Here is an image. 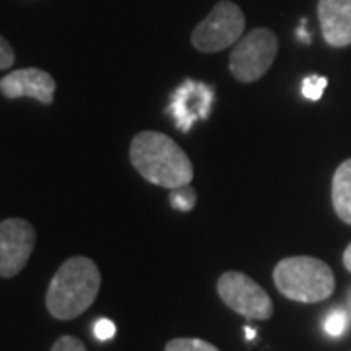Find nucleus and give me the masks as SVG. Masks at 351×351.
<instances>
[{"instance_id":"nucleus-1","label":"nucleus","mask_w":351,"mask_h":351,"mask_svg":"<svg viewBox=\"0 0 351 351\" xmlns=\"http://www.w3.org/2000/svg\"><path fill=\"white\" fill-rule=\"evenodd\" d=\"M129 158L138 174L160 188H184L193 180V164L188 154L164 133L143 131L135 135Z\"/></svg>"},{"instance_id":"nucleus-8","label":"nucleus","mask_w":351,"mask_h":351,"mask_svg":"<svg viewBox=\"0 0 351 351\" xmlns=\"http://www.w3.org/2000/svg\"><path fill=\"white\" fill-rule=\"evenodd\" d=\"M215 101L213 86L195 80H184L176 88L170 101V113L176 127L182 133H188L195 121L207 119Z\"/></svg>"},{"instance_id":"nucleus-16","label":"nucleus","mask_w":351,"mask_h":351,"mask_svg":"<svg viewBox=\"0 0 351 351\" xmlns=\"http://www.w3.org/2000/svg\"><path fill=\"white\" fill-rule=\"evenodd\" d=\"M51 351H88L86 346L80 341L75 336H63V338H59L55 343H53V348Z\"/></svg>"},{"instance_id":"nucleus-9","label":"nucleus","mask_w":351,"mask_h":351,"mask_svg":"<svg viewBox=\"0 0 351 351\" xmlns=\"http://www.w3.org/2000/svg\"><path fill=\"white\" fill-rule=\"evenodd\" d=\"M55 78L36 66L12 71L0 80V94L8 100L34 98L41 104H53L55 98Z\"/></svg>"},{"instance_id":"nucleus-20","label":"nucleus","mask_w":351,"mask_h":351,"mask_svg":"<svg viewBox=\"0 0 351 351\" xmlns=\"http://www.w3.org/2000/svg\"><path fill=\"white\" fill-rule=\"evenodd\" d=\"M246 338H248V339L256 338V332H254L252 328H246Z\"/></svg>"},{"instance_id":"nucleus-21","label":"nucleus","mask_w":351,"mask_h":351,"mask_svg":"<svg viewBox=\"0 0 351 351\" xmlns=\"http://www.w3.org/2000/svg\"><path fill=\"white\" fill-rule=\"evenodd\" d=\"M348 302H350V306H351V287L350 291H348Z\"/></svg>"},{"instance_id":"nucleus-7","label":"nucleus","mask_w":351,"mask_h":351,"mask_svg":"<svg viewBox=\"0 0 351 351\" xmlns=\"http://www.w3.org/2000/svg\"><path fill=\"white\" fill-rule=\"evenodd\" d=\"M36 246V228L24 219L0 223V277H16L25 267Z\"/></svg>"},{"instance_id":"nucleus-18","label":"nucleus","mask_w":351,"mask_h":351,"mask_svg":"<svg viewBox=\"0 0 351 351\" xmlns=\"http://www.w3.org/2000/svg\"><path fill=\"white\" fill-rule=\"evenodd\" d=\"M14 59H16V55H14L12 45L0 36V71L10 69L14 64Z\"/></svg>"},{"instance_id":"nucleus-15","label":"nucleus","mask_w":351,"mask_h":351,"mask_svg":"<svg viewBox=\"0 0 351 351\" xmlns=\"http://www.w3.org/2000/svg\"><path fill=\"white\" fill-rule=\"evenodd\" d=\"M326 86L328 80L324 76H306V78L302 80V96L313 101L320 100L322 94H324V90H326Z\"/></svg>"},{"instance_id":"nucleus-11","label":"nucleus","mask_w":351,"mask_h":351,"mask_svg":"<svg viewBox=\"0 0 351 351\" xmlns=\"http://www.w3.org/2000/svg\"><path fill=\"white\" fill-rule=\"evenodd\" d=\"M332 203L338 217L351 225V158L341 162L332 180Z\"/></svg>"},{"instance_id":"nucleus-12","label":"nucleus","mask_w":351,"mask_h":351,"mask_svg":"<svg viewBox=\"0 0 351 351\" xmlns=\"http://www.w3.org/2000/svg\"><path fill=\"white\" fill-rule=\"evenodd\" d=\"M197 203V195H195V189L191 186H184V188L172 189L170 193V205L174 207L176 211H182V213H188L195 207Z\"/></svg>"},{"instance_id":"nucleus-2","label":"nucleus","mask_w":351,"mask_h":351,"mask_svg":"<svg viewBox=\"0 0 351 351\" xmlns=\"http://www.w3.org/2000/svg\"><path fill=\"white\" fill-rule=\"evenodd\" d=\"M100 283V269L90 258L66 260L51 279L45 295L47 311L57 320H73L94 304Z\"/></svg>"},{"instance_id":"nucleus-19","label":"nucleus","mask_w":351,"mask_h":351,"mask_svg":"<svg viewBox=\"0 0 351 351\" xmlns=\"http://www.w3.org/2000/svg\"><path fill=\"white\" fill-rule=\"evenodd\" d=\"M343 265H346V269L351 274V244L343 252Z\"/></svg>"},{"instance_id":"nucleus-14","label":"nucleus","mask_w":351,"mask_h":351,"mask_svg":"<svg viewBox=\"0 0 351 351\" xmlns=\"http://www.w3.org/2000/svg\"><path fill=\"white\" fill-rule=\"evenodd\" d=\"M324 330L332 338H339L348 330V313L341 311V308L332 311L326 316V320H324Z\"/></svg>"},{"instance_id":"nucleus-13","label":"nucleus","mask_w":351,"mask_h":351,"mask_svg":"<svg viewBox=\"0 0 351 351\" xmlns=\"http://www.w3.org/2000/svg\"><path fill=\"white\" fill-rule=\"evenodd\" d=\"M164 351H219L213 343L199 338H176L166 343Z\"/></svg>"},{"instance_id":"nucleus-4","label":"nucleus","mask_w":351,"mask_h":351,"mask_svg":"<svg viewBox=\"0 0 351 351\" xmlns=\"http://www.w3.org/2000/svg\"><path fill=\"white\" fill-rule=\"evenodd\" d=\"M279 41L267 27H256L239 39L230 53V73L239 82H256L276 61Z\"/></svg>"},{"instance_id":"nucleus-5","label":"nucleus","mask_w":351,"mask_h":351,"mask_svg":"<svg viewBox=\"0 0 351 351\" xmlns=\"http://www.w3.org/2000/svg\"><path fill=\"white\" fill-rule=\"evenodd\" d=\"M244 12L230 0H221L215 4L211 14L201 22L193 34L191 43L203 53H217L230 45H237L244 34Z\"/></svg>"},{"instance_id":"nucleus-6","label":"nucleus","mask_w":351,"mask_h":351,"mask_svg":"<svg viewBox=\"0 0 351 351\" xmlns=\"http://www.w3.org/2000/svg\"><path fill=\"white\" fill-rule=\"evenodd\" d=\"M217 293L228 308L248 320H267L274 314V302L252 277L240 271H226L217 281Z\"/></svg>"},{"instance_id":"nucleus-3","label":"nucleus","mask_w":351,"mask_h":351,"mask_svg":"<svg viewBox=\"0 0 351 351\" xmlns=\"http://www.w3.org/2000/svg\"><path fill=\"white\" fill-rule=\"evenodd\" d=\"M277 291L297 302L326 301L336 289L332 269L318 258L293 256L277 263L274 269Z\"/></svg>"},{"instance_id":"nucleus-17","label":"nucleus","mask_w":351,"mask_h":351,"mask_svg":"<svg viewBox=\"0 0 351 351\" xmlns=\"http://www.w3.org/2000/svg\"><path fill=\"white\" fill-rule=\"evenodd\" d=\"M94 336L101 341H106V339H112L115 336V324H113L112 320H108V318H100L96 324H94Z\"/></svg>"},{"instance_id":"nucleus-10","label":"nucleus","mask_w":351,"mask_h":351,"mask_svg":"<svg viewBox=\"0 0 351 351\" xmlns=\"http://www.w3.org/2000/svg\"><path fill=\"white\" fill-rule=\"evenodd\" d=\"M318 18L328 45H351V0H318Z\"/></svg>"}]
</instances>
